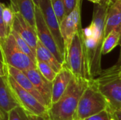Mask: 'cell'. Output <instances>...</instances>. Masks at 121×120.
<instances>
[{"mask_svg": "<svg viewBox=\"0 0 121 120\" xmlns=\"http://www.w3.org/2000/svg\"><path fill=\"white\" fill-rule=\"evenodd\" d=\"M65 65L75 78L87 81L93 80L89 72L86 47L82 37V30L74 37L66 53Z\"/></svg>", "mask_w": 121, "mask_h": 120, "instance_id": "3957f363", "label": "cell"}, {"mask_svg": "<svg viewBox=\"0 0 121 120\" xmlns=\"http://www.w3.org/2000/svg\"><path fill=\"white\" fill-rule=\"evenodd\" d=\"M106 110H109L108 103L93 79L89 82L81 97L77 112V120H84Z\"/></svg>", "mask_w": 121, "mask_h": 120, "instance_id": "277c9868", "label": "cell"}, {"mask_svg": "<svg viewBox=\"0 0 121 120\" xmlns=\"http://www.w3.org/2000/svg\"><path fill=\"white\" fill-rule=\"evenodd\" d=\"M9 6L15 13H20L26 21L36 30L35 5L33 0H9Z\"/></svg>", "mask_w": 121, "mask_h": 120, "instance_id": "5bb4252c", "label": "cell"}, {"mask_svg": "<svg viewBox=\"0 0 121 120\" xmlns=\"http://www.w3.org/2000/svg\"><path fill=\"white\" fill-rule=\"evenodd\" d=\"M8 83L19 105L30 116L43 117L48 120V108L40 103L30 93L21 88L10 76H7Z\"/></svg>", "mask_w": 121, "mask_h": 120, "instance_id": "8992f818", "label": "cell"}, {"mask_svg": "<svg viewBox=\"0 0 121 120\" xmlns=\"http://www.w3.org/2000/svg\"><path fill=\"white\" fill-rule=\"evenodd\" d=\"M7 76L1 77L0 80V108L1 110L6 113L20 106L9 86Z\"/></svg>", "mask_w": 121, "mask_h": 120, "instance_id": "2e32d148", "label": "cell"}, {"mask_svg": "<svg viewBox=\"0 0 121 120\" xmlns=\"http://www.w3.org/2000/svg\"><path fill=\"white\" fill-rule=\"evenodd\" d=\"M12 30L16 31L28 44L35 55L38 42L36 30L33 28L20 13H16L15 15Z\"/></svg>", "mask_w": 121, "mask_h": 120, "instance_id": "8fae6325", "label": "cell"}, {"mask_svg": "<svg viewBox=\"0 0 121 120\" xmlns=\"http://www.w3.org/2000/svg\"><path fill=\"white\" fill-rule=\"evenodd\" d=\"M100 92L109 105L112 113L121 108V66L116 64L104 69L94 79Z\"/></svg>", "mask_w": 121, "mask_h": 120, "instance_id": "7a4b0ae2", "label": "cell"}, {"mask_svg": "<svg viewBox=\"0 0 121 120\" xmlns=\"http://www.w3.org/2000/svg\"><path fill=\"white\" fill-rule=\"evenodd\" d=\"M37 69L45 79L51 82L54 81L57 74V73L49 64L43 62L37 61Z\"/></svg>", "mask_w": 121, "mask_h": 120, "instance_id": "7402d4cb", "label": "cell"}, {"mask_svg": "<svg viewBox=\"0 0 121 120\" xmlns=\"http://www.w3.org/2000/svg\"><path fill=\"white\" fill-rule=\"evenodd\" d=\"M35 57L37 61H40L47 63L57 73H59L63 68L64 65L61 64L57 61V59L54 56V54L48 48H46L39 40L37 45Z\"/></svg>", "mask_w": 121, "mask_h": 120, "instance_id": "ac0fdd59", "label": "cell"}, {"mask_svg": "<svg viewBox=\"0 0 121 120\" xmlns=\"http://www.w3.org/2000/svg\"><path fill=\"white\" fill-rule=\"evenodd\" d=\"M89 1L93 2L94 4H100V3L101 2V0H89Z\"/></svg>", "mask_w": 121, "mask_h": 120, "instance_id": "d6a6232c", "label": "cell"}, {"mask_svg": "<svg viewBox=\"0 0 121 120\" xmlns=\"http://www.w3.org/2000/svg\"><path fill=\"white\" fill-rule=\"evenodd\" d=\"M50 1L54 13L57 16L60 24H61L63 19L66 16L65 8L63 0H50Z\"/></svg>", "mask_w": 121, "mask_h": 120, "instance_id": "603a6c76", "label": "cell"}, {"mask_svg": "<svg viewBox=\"0 0 121 120\" xmlns=\"http://www.w3.org/2000/svg\"><path fill=\"white\" fill-rule=\"evenodd\" d=\"M74 76L70 70L64 64L62 70L57 73L52 81V105L57 103L67 91Z\"/></svg>", "mask_w": 121, "mask_h": 120, "instance_id": "4fadbf2b", "label": "cell"}, {"mask_svg": "<svg viewBox=\"0 0 121 120\" xmlns=\"http://www.w3.org/2000/svg\"><path fill=\"white\" fill-rule=\"evenodd\" d=\"M15 12L10 6H6L4 4H0V16L2 18L6 29L9 34L11 33L13 24L15 19Z\"/></svg>", "mask_w": 121, "mask_h": 120, "instance_id": "ffe728a7", "label": "cell"}, {"mask_svg": "<svg viewBox=\"0 0 121 120\" xmlns=\"http://www.w3.org/2000/svg\"><path fill=\"white\" fill-rule=\"evenodd\" d=\"M8 120H32L26 110L21 106H18L8 113Z\"/></svg>", "mask_w": 121, "mask_h": 120, "instance_id": "cb8c5ba5", "label": "cell"}, {"mask_svg": "<svg viewBox=\"0 0 121 120\" xmlns=\"http://www.w3.org/2000/svg\"><path fill=\"white\" fill-rule=\"evenodd\" d=\"M0 116H1V117H0L1 120H8V113H6L1 110Z\"/></svg>", "mask_w": 121, "mask_h": 120, "instance_id": "f1b7e54d", "label": "cell"}, {"mask_svg": "<svg viewBox=\"0 0 121 120\" xmlns=\"http://www.w3.org/2000/svg\"><path fill=\"white\" fill-rule=\"evenodd\" d=\"M82 0H78L74 11L66 16L60 24V30L65 46L66 53L75 35L82 30L81 23V5Z\"/></svg>", "mask_w": 121, "mask_h": 120, "instance_id": "ba28073f", "label": "cell"}, {"mask_svg": "<svg viewBox=\"0 0 121 120\" xmlns=\"http://www.w3.org/2000/svg\"><path fill=\"white\" fill-rule=\"evenodd\" d=\"M108 7L103 4H95L94 7L93 18L89 25L93 30V37L103 46L105 39L106 21Z\"/></svg>", "mask_w": 121, "mask_h": 120, "instance_id": "7c38bea8", "label": "cell"}, {"mask_svg": "<svg viewBox=\"0 0 121 120\" xmlns=\"http://www.w3.org/2000/svg\"><path fill=\"white\" fill-rule=\"evenodd\" d=\"M112 115L114 120H121V108L113 112Z\"/></svg>", "mask_w": 121, "mask_h": 120, "instance_id": "4316f807", "label": "cell"}, {"mask_svg": "<svg viewBox=\"0 0 121 120\" xmlns=\"http://www.w3.org/2000/svg\"><path fill=\"white\" fill-rule=\"evenodd\" d=\"M115 1L116 0H101V4H103L107 6L108 7H109L110 6H111L114 3Z\"/></svg>", "mask_w": 121, "mask_h": 120, "instance_id": "83f0119b", "label": "cell"}, {"mask_svg": "<svg viewBox=\"0 0 121 120\" xmlns=\"http://www.w3.org/2000/svg\"></svg>", "mask_w": 121, "mask_h": 120, "instance_id": "836d02e7", "label": "cell"}, {"mask_svg": "<svg viewBox=\"0 0 121 120\" xmlns=\"http://www.w3.org/2000/svg\"><path fill=\"white\" fill-rule=\"evenodd\" d=\"M35 23L38 40L54 54L57 61L61 64L64 65L65 59L62 56L52 34L45 23L39 6H35Z\"/></svg>", "mask_w": 121, "mask_h": 120, "instance_id": "52a82bcc", "label": "cell"}, {"mask_svg": "<svg viewBox=\"0 0 121 120\" xmlns=\"http://www.w3.org/2000/svg\"><path fill=\"white\" fill-rule=\"evenodd\" d=\"M11 33L13 35L15 40L18 46V47L21 50L22 52H23L26 54H27L33 62H35V63H37V60H36V57L35 55V54L33 53V50H31V48L30 47V46L28 45V44L14 30H11Z\"/></svg>", "mask_w": 121, "mask_h": 120, "instance_id": "44dd1931", "label": "cell"}, {"mask_svg": "<svg viewBox=\"0 0 121 120\" xmlns=\"http://www.w3.org/2000/svg\"><path fill=\"white\" fill-rule=\"evenodd\" d=\"M7 69H8L9 75H10L21 88H23L24 90L30 93L40 103H42L43 105L46 107V103H45V100L39 93V92L36 90L35 87L34 86L31 81L23 73V71L18 69H16L14 67H12L11 66H9V65H7Z\"/></svg>", "mask_w": 121, "mask_h": 120, "instance_id": "9a60e30c", "label": "cell"}, {"mask_svg": "<svg viewBox=\"0 0 121 120\" xmlns=\"http://www.w3.org/2000/svg\"><path fill=\"white\" fill-rule=\"evenodd\" d=\"M39 7L45 23L52 34L60 52L65 59V46L61 33L60 24L54 13L50 0H42Z\"/></svg>", "mask_w": 121, "mask_h": 120, "instance_id": "9c48e42d", "label": "cell"}, {"mask_svg": "<svg viewBox=\"0 0 121 120\" xmlns=\"http://www.w3.org/2000/svg\"><path fill=\"white\" fill-rule=\"evenodd\" d=\"M42 0H33V2L35 5V6H40V4Z\"/></svg>", "mask_w": 121, "mask_h": 120, "instance_id": "4dcf8cb0", "label": "cell"}, {"mask_svg": "<svg viewBox=\"0 0 121 120\" xmlns=\"http://www.w3.org/2000/svg\"><path fill=\"white\" fill-rule=\"evenodd\" d=\"M118 65H119L120 66H121V52H120V55H119V58H118V60L116 63Z\"/></svg>", "mask_w": 121, "mask_h": 120, "instance_id": "1f68e13d", "label": "cell"}, {"mask_svg": "<svg viewBox=\"0 0 121 120\" xmlns=\"http://www.w3.org/2000/svg\"><path fill=\"white\" fill-rule=\"evenodd\" d=\"M23 73L31 81L36 90L45 101L48 110L52 105V82L45 79L38 69H31L24 71Z\"/></svg>", "mask_w": 121, "mask_h": 120, "instance_id": "30bf717a", "label": "cell"}, {"mask_svg": "<svg viewBox=\"0 0 121 120\" xmlns=\"http://www.w3.org/2000/svg\"><path fill=\"white\" fill-rule=\"evenodd\" d=\"M78 0H63L66 16L71 13L75 8Z\"/></svg>", "mask_w": 121, "mask_h": 120, "instance_id": "484cf974", "label": "cell"}, {"mask_svg": "<svg viewBox=\"0 0 121 120\" xmlns=\"http://www.w3.org/2000/svg\"><path fill=\"white\" fill-rule=\"evenodd\" d=\"M89 82L74 76L61 98L48 110V120H77L79 100Z\"/></svg>", "mask_w": 121, "mask_h": 120, "instance_id": "6da1fadb", "label": "cell"}, {"mask_svg": "<svg viewBox=\"0 0 121 120\" xmlns=\"http://www.w3.org/2000/svg\"><path fill=\"white\" fill-rule=\"evenodd\" d=\"M0 49L1 60L7 65L22 71L37 69V63L21 51L11 33L4 42H0Z\"/></svg>", "mask_w": 121, "mask_h": 120, "instance_id": "5b68a950", "label": "cell"}, {"mask_svg": "<svg viewBox=\"0 0 121 120\" xmlns=\"http://www.w3.org/2000/svg\"><path fill=\"white\" fill-rule=\"evenodd\" d=\"M113 30H117L121 37V0H116L108 8L105 37ZM120 47L121 48V38Z\"/></svg>", "mask_w": 121, "mask_h": 120, "instance_id": "e0dca14e", "label": "cell"}, {"mask_svg": "<svg viewBox=\"0 0 121 120\" xmlns=\"http://www.w3.org/2000/svg\"><path fill=\"white\" fill-rule=\"evenodd\" d=\"M84 120H114L112 113L109 110H104L96 115H94L91 117H89Z\"/></svg>", "mask_w": 121, "mask_h": 120, "instance_id": "d4e9b609", "label": "cell"}, {"mask_svg": "<svg viewBox=\"0 0 121 120\" xmlns=\"http://www.w3.org/2000/svg\"><path fill=\"white\" fill-rule=\"evenodd\" d=\"M121 38V35L117 30L111 31L104 39L102 46V54H108L115 47L120 45Z\"/></svg>", "mask_w": 121, "mask_h": 120, "instance_id": "d6986e66", "label": "cell"}, {"mask_svg": "<svg viewBox=\"0 0 121 120\" xmlns=\"http://www.w3.org/2000/svg\"><path fill=\"white\" fill-rule=\"evenodd\" d=\"M31 120H48L46 119H44L43 117H34V116H31Z\"/></svg>", "mask_w": 121, "mask_h": 120, "instance_id": "f546056e", "label": "cell"}]
</instances>
